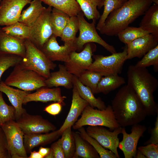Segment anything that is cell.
Wrapping results in <instances>:
<instances>
[{
    "label": "cell",
    "mask_w": 158,
    "mask_h": 158,
    "mask_svg": "<svg viewBox=\"0 0 158 158\" xmlns=\"http://www.w3.org/2000/svg\"><path fill=\"white\" fill-rule=\"evenodd\" d=\"M111 106L117 122L122 127L138 124L147 116L137 94L128 84L118 90L112 101Z\"/></svg>",
    "instance_id": "obj_1"
},
{
    "label": "cell",
    "mask_w": 158,
    "mask_h": 158,
    "mask_svg": "<svg viewBox=\"0 0 158 158\" xmlns=\"http://www.w3.org/2000/svg\"><path fill=\"white\" fill-rule=\"evenodd\" d=\"M128 85L135 91L143 104L147 116H154L158 112L157 104L153 93L158 87L157 79L146 68L130 65L127 71Z\"/></svg>",
    "instance_id": "obj_2"
},
{
    "label": "cell",
    "mask_w": 158,
    "mask_h": 158,
    "mask_svg": "<svg viewBox=\"0 0 158 158\" xmlns=\"http://www.w3.org/2000/svg\"><path fill=\"white\" fill-rule=\"evenodd\" d=\"M152 0H128L109 15L99 31L102 34L117 36L140 16L144 14L152 5Z\"/></svg>",
    "instance_id": "obj_3"
},
{
    "label": "cell",
    "mask_w": 158,
    "mask_h": 158,
    "mask_svg": "<svg viewBox=\"0 0 158 158\" xmlns=\"http://www.w3.org/2000/svg\"><path fill=\"white\" fill-rule=\"evenodd\" d=\"M81 115L72 126L73 129L77 130L85 126H98L108 127L112 131L121 126L115 118L111 105H108L106 109L100 110L88 105Z\"/></svg>",
    "instance_id": "obj_4"
},
{
    "label": "cell",
    "mask_w": 158,
    "mask_h": 158,
    "mask_svg": "<svg viewBox=\"0 0 158 158\" xmlns=\"http://www.w3.org/2000/svg\"><path fill=\"white\" fill-rule=\"evenodd\" d=\"M25 56L20 63L24 68L32 70L47 78L50 74V70H54L56 64L48 59L41 50L29 39L25 40Z\"/></svg>",
    "instance_id": "obj_5"
},
{
    "label": "cell",
    "mask_w": 158,
    "mask_h": 158,
    "mask_svg": "<svg viewBox=\"0 0 158 158\" xmlns=\"http://www.w3.org/2000/svg\"><path fill=\"white\" fill-rule=\"evenodd\" d=\"M14 66L4 82L7 85L27 92L46 87V78L36 72L23 68L20 63Z\"/></svg>",
    "instance_id": "obj_6"
},
{
    "label": "cell",
    "mask_w": 158,
    "mask_h": 158,
    "mask_svg": "<svg viewBox=\"0 0 158 158\" xmlns=\"http://www.w3.org/2000/svg\"><path fill=\"white\" fill-rule=\"evenodd\" d=\"M123 49L121 52L107 56L93 55L94 61L87 70L98 73L103 76L121 74L124 63L127 60L126 44Z\"/></svg>",
    "instance_id": "obj_7"
},
{
    "label": "cell",
    "mask_w": 158,
    "mask_h": 158,
    "mask_svg": "<svg viewBox=\"0 0 158 158\" xmlns=\"http://www.w3.org/2000/svg\"><path fill=\"white\" fill-rule=\"evenodd\" d=\"M84 16L82 11L77 16L79 21V34L75 40L77 50L80 51L83 49L86 44L94 42L100 45L112 54L116 53L114 46L107 43L98 35L95 27L96 23L93 21L91 23H88L85 19Z\"/></svg>",
    "instance_id": "obj_8"
},
{
    "label": "cell",
    "mask_w": 158,
    "mask_h": 158,
    "mask_svg": "<svg viewBox=\"0 0 158 158\" xmlns=\"http://www.w3.org/2000/svg\"><path fill=\"white\" fill-rule=\"evenodd\" d=\"M6 137L7 150L12 158H28L24 145V134L16 121L11 120L1 126Z\"/></svg>",
    "instance_id": "obj_9"
},
{
    "label": "cell",
    "mask_w": 158,
    "mask_h": 158,
    "mask_svg": "<svg viewBox=\"0 0 158 158\" xmlns=\"http://www.w3.org/2000/svg\"><path fill=\"white\" fill-rule=\"evenodd\" d=\"M52 7L46 8L31 27L29 39L40 49L53 35L51 22Z\"/></svg>",
    "instance_id": "obj_10"
},
{
    "label": "cell",
    "mask_w": 158,
    "mask_h": 158,
    "mask_svg": "<svg viewBox=\"0 0 158 158\" xmlns=\"http://www.w3.org/2000/svg\"><path fill=\"white\" fill-rule=\"evenodd\" d=\"M122 127L109 130L102 126H88L86 131L88 134L95 139L104 148L113 152L117 158H120L118 151L119 139L118 135L121 132Z\"/></svg>",
    "instance_id": "obj_11"
},
{
    "label": "cell",
    "mask_w": 158,
    "mask_h": 158,
    "mask_svg": "<svg viewBox=\"0 0 158 158\" xmlns=\"http://www.w3.org/2000/svg\"><path fill=\"white\" fill-rule=\"evenodd\" d=\"M56 38L53 35L40 49L52 61L68 62L71 53L77 50L75 40L65 42L63 45L60 46Z\"/></svg>",
    "instance_id": "obj_12"
},
{
    "label": "cell",
    "mask_w": 158,
    "mask_h": 158,
    "mask_svg": "<svg viewBox=\"0 0 158 158\" xmlns=\"http://www.w3.org/2000/svg\"><path fill=\"white\" fill-rule=\"evenodd\" d=\"M24 135L46 133L55 130L56 128L41 116L24 113L16 121Z\"/></svg>",
    "instance_id": "obj_13"
},
{
    "label": "cell",
    "mask_w": 158,
    "mask_h": 158,
    "mask_svg": "<svg viewBox=\"0 0 158 158\" xmlns=\"http://www.w3.org/2000/svg\"><path fill=\"white\" fill-rule=\"evenodd\" d=\"M82 51L77 53L72 52L70 55L68 62L65 63L67 70L78 78L92 64L93 53L95 50L93 49L90 43L86 44Z\"/></svg>",
    "instance_id": "obj_14"
},
{
    "label": "cell",
    "mask_w": 158,
    "mask_h": 158,
    "mask_svg": "<svg viewBox=\"0 0 158 158\" xmlns=\"http://www.w3.org/2000/svg\"><path fill=\"white\" fill-rule=\"evenodd\" d=\"M32 0H2L0 3V25L8 26L18 22L22 11Z\"/></svg>",
    "instance_id": "obj_15"
},
{
    "label": "cell",
    "mask_w": 158,
    "mask_h": 158,
    "mask_svg": "<svg viewBox=\"0 0 158 158\" xmlns=\"http://www.w3.org/2000/svg\"><path fill=\"white\" fill-rule=\"evenodd\" d=\"M132 126L130 134L126 132L125 127H122L123 138L119 142L118 147L123 152L125 158L135 157L139 139L147 130L144 125L137 124Z\"/></svg>",
    "instance_id": "obj_16"
},
{
    "label": "cell",
    "mask_w": 158,
    "mask_h": 158,
    "mask_svg": "<svg viewBox=\"0 0 158 158\" xmlns=\"http://www.w3.org/2000/svg\"><path fill=\"white\" fill-rule=\"evenodd\" d=\"M126 45L127 60L135 57L140 58L158 45V37L149 33L135 40Z\"/></svg>",
    "instance_id": "obj_17"
},
{
    "label": "cell",
    "mask_w": 158,
    "mask_h": 158,
    "mask_svg": "<svg viewBox=\"0 0 158 158\" xmlns=\"http://www.w3.org/2000/svg\"><path fill=\"white\" fill-rule=\"evenodd\" d=\"M36 90L33 93H28L24 99L23 104L32 101L43 102L53 101L60 102L64 104L63 101L66 97L62 95L61 89L59 87L51 88L43 87Z\"/></svg>",
    "instance_id": "obj_18"
},
{
    "label": "cell",
    "mask_w": 158,
    "mask_h": 158,
    "mask_svg": "<svg viewBox=\"0 0 158 158\" xmlns=\"http://www.w3.org/2000/svg\"><path fill=\"white\" fill-rule=\"evenodd\" d=\"M88 105V102L80 96L75 86L73 85L71 108L64 123L59 129L62 134L67 128L73 126L85 108Z\"/></svg>",
    "instance_id": "obj_19"
},
{
    "label": "cell",
    "mask_w": 158,
    "mask_h": 158,
    "mask_svg": "<svg viewBox=\"0 0 158 158\" xmlns=\"http://www.w3.org/2000/svg\"><path fill=\"white\" fill-rule=\"evenodd\" d=\"M24 41L0 30V54H15L23 58L26 52Z\"/></svg>",
    "instance_id": "obj_20"
},
{
    "label": "cell",
    "mask_w": 158,
    "mask_h": 158,
    "mask_svg": "<svg viewBox=\"0 0 158 158\" xmlns=\"http://www.w3.org/2000/svg\"><path fill=\"white\" fill-rule=\"evenodd\" d=\"M0 91L5 93L8 98L12 106L15 109V118L18 119L25 112L22 105L23 101L28 94L27 92L19 89L14 88L6 84L4 82L0 81Z\"/></svg>",
    "instance_id": "obj_21"
},
{
    "label": "cell",
    "mask_w": 158,
    "mask_h": 158,
    "mask_svg": "<svg viewBox=\"0 0 158 158\" xmlns=\"http://www.w3.org/2000/svg\"><path fill=\"white\" fill-rule=\"evenodd\" d=\"M58 71L51 73L49 77L45 79L46 87H63L67 89L73 88L74 75L70 73L65 65L59 64Z\"/></svg>",
    "instance_id": "obj_22"
},
{
    "label": "cell",
    "mask_w": 158,
    "mask_h": 158,
    "mask_svg": "<svg viewBox=\"0 0 158 158\" xmlns=\"http://www.w3.org/2000/svg\"><path fill=\"white\" fill-rule=\"evenodd\" d=\"M62 135L59 130L50 133L24 135V145L27 152H31L33 148L41 145H44L56 140Z\"/></svg>",
    "instance_id": "obj_23"
},
{
    "label": "cell",
    "mask_w": 158,
    "mask_h": 158,
    "mask_svg": "<svg viewBox=\"0 0 158 158\" xmlns=\"http://www.w3.org/2000/svg\"><path fill=\"white\" fill-rule=\"evenodd\" d=\"M140 27L158 37V4L151 5L144 13Z\"/></svg>",
    "instance_id": "obj_24"
},
{
    "label": "cell",
    "mask_w": 158,
    "mask_h": 158,
    "mask_svg": "<svg viewBox=\"0 0 158 158\" xmlns=\"http://www.w3.org/2000/svg\"><path fill=\"white\" fill-rule=\"evenodd\" d=\"M42 3L41 0L32 1L30 6L21 13L18 22L31 27L46 8Z\"/></svg>",
    "instance_id": "obj_25"
},
{
    "label": "cell",
    "mask_w": 158,
    "mask_h": 158,
    "mask_svg": "<svg viewBox=\"0 0 158 158\" xmlns=\"http://www.w3.org/2000/svg\"><path fill=\"white\" fill-rule=\"evenodd\" d=\"M75 150L73 158H99V156L93 147L83 139L77 132H73Z\"/></svg>",
    "instance_id": "obj_26"
},
{
    "label": "cell",
    "mask_w": 158,
    "mask_h": 158,
    "mask_svg": "<svg viewBox=\"0 0 158 158\" xmlns=\"http://www.w3.org/2000/svg\"><path fill=\"white\" fill-rule=\"evenodd\" d=\"M73 84L75 86L80 96L87 101L91 107L94 108L96 107L100 110L106 108L107 106L101 98H96L91 89L83 85L78 78L75 75L73 77Z\"/></svg>",
    "instance_id": "obj_27"
},
{
    "label": "cell",
    "mask_w": 158,
    "mask_h": 158,
    "mask_svg": "<svg viewBox=\"0 0 158 158\" xmlns=\"http://www.w3.org/2000/svg\"><path fill=\"white\" fill-rule=\"evenodd\" d=\"M84 16L96 23L101 15L97 9L104 6V0H76Z\"/></svg>",
    "instance_id": "obj_28"
},
{
    "label": "cell",
    "mask_w": 158,
    "mask_h": 158,
    "mask_svg": "<svg viewBox=\"0 0 158 158\" xmlns=\"http://www.w3.org/2000/svg\"><path fill=\"white\" fill-rule=\"evenodd\" d=\"M102 77L97 85L95 94L102 93L107 95L126 83L125 79L118 75Z\"/></svg>",
    "instance_id": "obj_29"
},
{
    "label": "cell",
    "mask_w": 158,
    "mask_h": 158,
    "mask_svg": "<svg viewBox=\"0 0 158 158\" xmlns=\"http://www.w3.org/2000/svg\"><path fill=\"white\" fill-rule=\"evenodd\" d=\"M44 4L60 10L70 16H77L82 11L76 0H41Z\"/></svg>",
    "instance_id": "obj_30"
},
{
    "label": "cell",
    "mask_w": 158,
    "mask_h": 158,
    "mask_svg": "<svg viewBox=\"0 0 158 158\" xmlns=\"http://www.w3.org/2000/svg\"><path fill=\"white\" fill-rule=\"evenodd\" d=\"M70 16L66 13L56 8L52 9L51 22L53 34L60 37L62 32L69 21Z\"/></svg>",
    "instance_id": "obj_31"
},
{
    "label": "cell",
    "mask_w": 158,
    "mask_h": 158,
    "mask_svg": "<svg viewBox=\"0 0 158 158\" xmlns=\"http://www.w3.org/2000/svg\"><path fill=\"white\" fill-rule=\"evenodd\" d=\"M31 27L19 22L2 28L5 33L19 39L25 40L29 39Z\"/></svg>",
    "instance_id": "obj_32"
},
{
    "label": "cell",
    "mask_w": 158,
    "mask_h": 158,
    "mask_svg": "<svg viewBox=\"0 0 158 158\" xmlns=\"http://www.w3.org/2000/svg\"><path fill=\"white\" fill-rule=\"evenodd\" d=\"M80 136L89 142L95 149L100 158H117L111 151L104 147L95 139L89 135L84 126L77 130Z\"/></svg>",
    "instance_id": "obj_33"
},
{
    "label": "cell",
    "mask_w": 158,
    "mask_h": 158,
    "mask_svg": "<svg viewBox=\"0 0 158 158\" xmlns=\"http://www.w3.org/2000/svg\"><path fill=\"white\" fill-rule=\"evenodd\" d=\"M72 127L70 126L65 129L61 138L65 158H73L75 152V142Z\"/></svg>",
    "instance_id": "obj_34"
},
{
    "label": "cell",
    "mask_w": 158,
    "mask_h": 158,
    "mask_svg": "<svg viewBox=\"0 0 158 158\" xmlns=\"http://www.w3.org/2000/svg\"><path fill=\"white\" fill-rule=\"evenodd\" d=\"M150 33L140 27L128 26L117 35L119 40L126 44L135 40Z\"/></svg>",
    "instance_id": "obj_35"
},
{
    "label": "cell",
    "mask_w": 158,
    "mask_h": 158,
    "mask_svg": "<svg viewBox=\"0 0 158 158\" xmlns=\"http://www.w3.org/2000/svg\"><path fill=\"white\" fill-rule=\"evenodd\" d=\"M79 30V24L77 16H70L68 24L63 29L60 37L64 42L75 41L76 34Z\"/></svg>",
    "instance_id": "obj_36"
},
{
    "label": "cell",
    "mask_w": 158,
    "mask_h": 158,
    "mask_svg": "<svg viewBox=\"0 0 158 158\" xmlns=\"http://www.w3.org/2000/svg\"><path fill=\"white\" fill-rule=\"evenodd\" d=\"M102 77L98 73L87 70L81 74L78 79L83 85L89 87L94 94L98 83Z\"/></svg>",
    "instance_id": "obj_37"
},
{
    "label": "cell",
    "mask_w": 158,
    "mask_h": 158,
    "mask_svg": "<svg viewBox=\"0 0 158 158\" xmlns=\"http://www.w3.org/2000/svg\"><path fill=\"white\" fill-rule=\"evenodd\" d=\"M135 65L137 67L146 68L153 66L154 71H158V45L151 49Z\"/></svg>",
    "instance_id": "obj_38"
},
{
    "label": "cell",
    "mask_w": 158,
    "mask_h": 158,
    "mask_svg": "<svg viewBox=\"0 0 158 158\" xmlns=\"http://www.w3.org/2000/svg\"><path fill=\"white\" fill-rule=\"evenodd\" d=\"M22 59V57L16 55L0 54V80L5 71L9 68L20 63Z\"/></svg>",
    "instance_id": "obj_39"
},
{
    "label": "cell",
    "mask_w": 158,
    "mask_h": 158,
    "mask_svg": "<svg viewBox=\"0 0 158 158\" xmlns=\"http://www.w3.org/2000/svg\"><path fill=\"white\" fill-rule=\"evenodd\" d=\"M122 5L118 0H104V11L99 19L96 29L99 31L103 27L106 20L110 13Z\"/></svg>",
    "instance_id": "obj_40"
},
{
    "label": "cell",
    "mask_w": 158,
    "mask_h": 158,
    "mask_svg": "<svg viewBox=\"0 0 158 158\" xmlns=\"http://www.w3.org/2000/svg\"><path fill=\"white\" fill-rule=\"evenodd\" d=\"M0 91V126L15 118V109L12 106L8 105L5 102Z\"/></svg>",
    "instance_id": "obj_41"
},
{
    "label": "cell",
    "mask_w": 158,
    "mask_h": 158,
    "mask_svg": "<svg viewBox=\"0 0 158 158\" xmlns=\"http://www.w3.org/2000/svg\"><path fill=\"white\" fill-rule=\"evenodd\" d=\"M138 147V149L146 158H158V144L151 143Z\"/></svg>",
    "instance_id": "obj_42"
},
{
    "label": "cell",
    "mask_w": 158,
    "mask_h": 158,
    "mask_svg": "<svg viewBox=\"0 0 158 158\" xmlns=\"http://www.w3.org/2000/svg\"><path fill=\"white\" fill-rule=\"evenodd\" d=\"M157 114L154 127L150 129V133L151 134V137L148 140L144 143V145L151 143L158 144V112Z\"/></svg>",
    "instance_id": "obj_43"
},
{
    "label": "cell",
    "mask_w": 158,
    "mask_h": 158,
    "mask_svg": "<svg viewBox=\"0 0 158 158\" xmlns=\"http://www.w3.org/2000/svg\"><path fill=\"white\" fill-rule=\"evenodd\" d=\"M50 148L53 152L54 158H65L61 138L53 143Z\"/></svg>",
    "instance_id": "obj_44"
},
{
    "label": "cell",
    "mask_w": 158,
    "mask_h": 158,
    "mask_svg": "<svg viewBox=\"0 0 158 158\" xmlns=\"http://www.w3.org/2000/svg\"><path fill=\"white\" fill-rule=\"evenodd\" d=\"M62 105L63 104L60 102H56L46 107L44 111L51 115L55 116L60 113Z\"/></svg>",
    "instance_id": "obj_45"
},
{
    "label": "cell",
    "mask_w": 158,
    "mask_h": 158,
    "mask_svg": "<svg viewBox=\"0 0 158 158\" xmlns=\"http://www.w3.org/2000/svg\"><path fill=\"white\" fill-rule=\"evenodd\" d=\"M7 150L6 143L4 142L1 134L0 132V152H5Z\"/></svg>",
    "instance_id": "obj_46"
},
{
    "label": "cell",
    "mask_w": 158,
    "mask_h": 158,
    "mask_svg": "<svg viewBox=\"0 0 158 158\" xmlns=\"http://www.w3.org/2000/svg\"><path fill=\"white\" fill-rule=\"evenodd\" d=\"M50 150V148H45L41 147L39 149L38 152L44 158L48 154Z\"/></svg>",
    "instance_id": "obj_47"
},
{
    "label": "cell",
    "mask_w": 158,
    "mask_h": 158,
    "mask_svg": "<svg viewBox=\"0 0 158 158\" xmlns=\"http://www.w3.org/2000/svg\"><path fill=\"white\" fill-rule=\"evenodd\" d=\"M28 158H43L44 157L38 152L34 151L30 152V154Z\"/></svg>",
    "instance_id": "obj_48"
},
{
    "label": "cell",
    "mask_w": 158,
    "mask_h": 158,
    "mask_svg": "<svg viewBox=\"0 0 158 158\" xmlns=\"http://www.w3.org/2000/svg\"><path fill=\"white\" fill-rule=\"evenodd\" d=\"M135 158H146V157L139 150H137Z\"/></svg>",
    "instance_id": "obj_49"
},
{
    "label": "cell",
    "mask_w": 158,
    "mask_h": 158,
    "mask_svg": "<svg viewBox=\"0 0 158 158\" xmlns=\"http://www.w3.org/2000/svg\"><path fill=\"white\" fill-rule=\"evenodd\" d=\"M45 158H54V154L52 149L50 148L49 152L47 155L46 156Z\"/></svg>",
    "instance_id": "obj_50"
},
{
    "label": "cell",
    "mask_w": 158,
    "mask_h": 158,
    "mask_svg": "<svg viewBox=\"0 0 158 158\" xmlns=\"http://www.w3.org/2000/svg\"><path fill=\"white\" fill-rule=\"evenodd\" d=\"M7 157L5 152H0V158H5Z\"/></svg>",
    "instance_id": "obj_51"
},
{
    "label": "cell",
    "mask_w": 158,
    "mask_h": 158,
    "mask_svg": "<svg viewBox=\"0 0 158 158\" xmlns=\"http://www.w3.org/2000/svg\"><path fill=\"white\" fill-rule=\"evenodd\" d=\"M120 3L123 5L128 0H118Z\"/></svg>",
    "instance_id": "obj_52"
},
{
    "label": "cell",
    "mask_w": 158,
    "mask_h": 158,
    "mask_svg": "<svg viewBox=\"0 0 158 158\" xmlns=\"http://www.w3.org/2000/svg\"><path fill=\"white\" fill-rule=\"evenodd\" d=\"M152 2H154V4H158V0H152Z\"/></svg>",
    "instance_id": "obj_53"
},
{
    "label": "cell",
    "mask_w": 158,
    "mask_h": 158,
    "mask_svg": "<svg viewBox=\"0 0 158 158\" xmlns=\"http://www.w3.org/2000/svg\"><path fill=\"white\" fill-rule=\"evenodd\" d=\"M1 0H0V2L1 1Z\"/></svg>",
    "instance_id": "obj_54"
}]
</instances>
